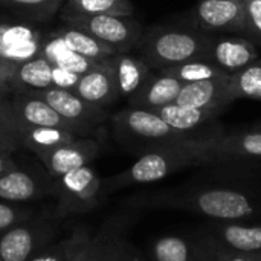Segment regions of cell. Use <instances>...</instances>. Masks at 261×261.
I'll return each mask as SVG.
<instances>
[{
  "instance_id": "1",
  "label": "cell",
  "mask_w": 261,
  "mask_h": 261,
  "mask_svg": "<svg viewBox=\"0 0 261 261\" xmlns=\"http://www.w3.org/2000/svg\"><path fill=\"white\" fill-rule=\"evenodd\" d=\"M220 136L222 133L216 130L199 138L145 148L132 167L102 182L104 191L112 193L130 185L153 184L185 168L213 164L211 151Z\"/></svg>"
},
{
  "instance_id": "2",
  "label": "cell",
  "mask_w": 261,
  "mask_h": 261,
  "mask_svg": "<svg viewBox=\"0 0 261 261\" xmlns=\"http://www.w3.org/2000/svg\"><path fill=\"white\" fill-rule=\"evenodd\" d=\"M138 208L177 210L214 220L234 222L257 214L252 197L232 188H202L197 191H164L132 202Z\"/></svg>"
},
{
  "instance_id": "3",
  "label": "cell",
  "mask_w": 261,
  "mask_h": 261,
  "mask_svg": "<svg viewBox=\"0 0 261 261\" xmlns=\"http://www.w3.org/2000/svg\"><path fill=\"white\" fill-rule=\"evenodd\" d=\"M210 34L200 29L161 26L142 35L136 49L151 70H162L185 61L206 60Z\"/></svg>"
},
{
  "instance_id": "4",
  "label": "cell",
  "mask_w": 261,
  "mask_h": 261,
  "mask_svg": "<svg viewBox=\"0 0 261 261\" xmlns=\"http://www.w3.org/2000/svg\"><path fill=\"white\" fill-rule=\"evenodd\" d=\"M55 193L58 194L55 219L87 214L101 203L102 194H106L101 176L89 165L58 177Z\"/></svg>"
},
{
  "instance_id": "5",
  "label": "cell",
  "mask_w": 261,
  "mask_h": 261,
  "mask_svg": "<svg viewBox=\"0 0 261 261\" xmlns=\"http://www.w3.org/2000/svg\"><path fill=\"white\" fill-rule=\"evenodd\" d=\"M61 20L118 52L135 49L144 35L142 24L133 15H63Z\"/></svg>"
},
{
  "instance_id": "6",
  "label": "cell",
  "mask_w": 261,
  "mask_h": 261,
  "mask_svg": "<svg viewBox=\"0 0 261 261\" xmlns=\"http://www.w3.org/2000/svg\"><path fill=\"white\" fill-rule=\"evenodd\" d=\"M112 122H113L115 130L121 136L145 142L147 144L145 148H150V147H154L159 144L199 138V136L216 132V128H214V130H208V132L197 133V135L182 133V132L174 130L173 127H170L154 112L142 110V109H133V107H128V109H124V110L115 113L112 116Z\"/></svg>"
},
{
  "instance_id": "7",
  "label": "cell",
  "mask_w": 261,
  "mask_h": 261,
  "mask_svg": "<svg viewBox=\"0 0 261 261\" xmlns=\"http://www.w3.org/2000/svg\"><path fill=\"white\" fill-rule=\"evenodd\" d=\"M43 37L29 26L0 23V90L11 92L15 69L38 57Z\"/></svg>"
},
{
  "instance_id": "8",
  "label": "cell",
  "mask_w": 261,
  "mask_h": 261,
  "mask_svg": "<svg viewBox=\"0 0 261 261\" xmlns=\"http://www.w3.org/2000/svg\"><path fill=\"white\" fill-rule=\"evenodd\" d=\"M55 228L49 222H23L0 236V261H28L50 243Z\"/></svg>"
},
{
  "instance_id": "9",
  "label": "cell",
  "mask_w": 261,
  "mask_h": 261,
  "mask_svg": "<svg viewBox=\"0 0 261 261\" xmlns=\"http://www.w3.org/2000/svg\"><path fill=\"white\" fill-rule=\"evenodd\" d=\"M11 106L20 127L60 128L84 138L93 133L89 128L63 118L47 102H44L43 99H40L32 93H14V96L11 98Z\"/></svg>"
},
{
  "instance_id": "10",
  "label": "cell",
  "mask_w": 261,
  "mask_h": 261,
  "mask_svg": "<svg viewBox=\"0 0 261 261\" xmlns=\"http://www.w3.org/2000/svg\"><path fill=\"white\" fill-rule=\"evenodd\" d=\"M260 58L258 47L240 34H210L206 60L223 70L234 75L255 60Z\"/></svg>"
},
{
  "instance_id": "11",
  "label": "cell",
  "mask_w": 261,
  "mask_h": 261,
  "mask_svg": "<svg viewBox=\"0 0 261 261\" xmlns=\"http://www.w3.org/2000/svg\"><path fill=\"white\" fill-rule=\"evenodd\" d=\"M193 15L197 28L206 34L245 32L243 0H199Z\"/></svg>"
},
{
  "instance_id": "12",
  "label": "cell",
  "mask_w": 261,
  "mask_h": 261,
  "mask_svg": "<svg viewBox=\"0 0 261 261\" xmlns=\"http://www.w3.org/2000/svg\"><path fill=\"white\" fill-rule=\"evenodd\" d=\"M44 102H47L57 113L63 118L89 128L90 132H96L98 127L109 119V112L102 107L93 106L81 99L76 93L64 89H44L38 92H28Z\"/></svg>"
},
{
  "instance_id": "13",
  "label": "cell",
  "mask_w": 261,
  "mask_h": 261,
  "mask_svg": "<svg viewBox=\"0 0 261 261\" xmlns=\"http://www.w3.org/2000/svg\"><path fill=\"white\" fill-rule=\"evenodd\" d=\"M127 216H113L98 229L87 246L84 261H125L132 245L127 242Z\"/></svg>"
},
{
  "instance_id": "14",
  "label": "cell",
  "mask_w": 261,
  "mask_h": 261,
  "mask_svg": "<svg viewBox=\"0 0 261 261\" xmlns=\"http://www.w3.org/2000/svg\"><path fill=\"white\" fill-rule=\"evenodd\" d=\"M99 151L101 147L96 139L90 136H81L70 144H64L49 151L40 153L37 158L47 170V173L54 179H58L73 170L89 165L95 158L99 156Z\"/></svg>"
},
{
  "instance_id": "15",
  "label": "cell",
  "mask_w": 261,
  "mask_h": 261,
  "mask_svg": "<svg viewBox=\"0 0 261 261\" xmlns=\"http://www.w3.org/2000/svg\"><path fill=\"white\" fill-rule=\"evenodd\" d=\"M73 93L86 102L102 109L115 104L121 96L116 73L110 60L106 58L98 61L87 73L81 75Z\"/></svg>"
},
{
  "instance_id": "16",
  "label": "cell",
  "mask_w": 261,
  "mask_h": 261,
  "mask_svg": "<svg viewBox=\"0 0 261 261\" xmlns=\"http://www.w3.org/2000/svg\"><path fill=\"white\" fill-rule=\"evenodd\" d=\"M220 245L216 239L190 240L177 236H167L156 240L151 246L153 261H214Z\"/></svg>"
},
{
  "instance_id": "17",
  "label": "cell",
  "mask_w": 261,
  "mask_h": 261,
  "mask_svg": "<svg viewBox=\"0 0 261 261\" xmlns=\"http://www.w3.org/2000/svg\"><path fill=\"white\" fill-rule=\"evenodd\" d=\"M229 81L231 76L223 75L206 81L184 84L174 104L182 107L211 109L223 113L234 102Z\"/></svg>"
},
{
  "instance_id": "18",
  "label": "cell",
  "mask_w": 261,
  "mask_h": 261,
  "mask_svg": "<svg viewBox=\"0 0 261 261\" xmlns=\"http://www.w3.org/2000/svg\"><path fill=\"white\" fill-rule=\"evenodd\" d=\"M184 84L173 76L153 70L141 89L128 98V107L156 112L165 106L174 104Z\"/></svg>"
},
{
  "instance_id": "19",
  "label": "cell",
  "mask_w": 261,
  "mask_h": 261,
  "mask_svg": "<svg viewBox=\"0 0 261 261\" xmlns=\"http://www.w3.org/2000/svg\"><path fill=\"white\" fill-rule=\"evenodd\" d=\"M55 193V184H44L41 179L18 168L0 176V200L29 202Z\"/></svg>"
},
{
  "instance_id": "20",
  "label": "cell",
  "mask_w": 261,
  "mask_h": 261,
  "mask_svg": "<svg viewBox=\"0 0 261 261\" xmlns=\"http://www.w3.org/2000/svg\"><path fill=\"white\" fill-rule=\"evenodd\" d=\"M213 164L240 159H261V130L222 135L211 151Z\"/></svg>"
},
{
  "instance_id": "21",
  "label": "cell",
  "mask_w": 261,
  "mask_h": 261,
  "mask_svg": "<svg viewBox=\"0 0 261 261\" xmlns=\"http://www.w3.org/2000/svg\"><path fill=\"white\" fill-rule=\"evenodd\" d=\"M109 60L116 73L121 98H132L153 72L142 58L132 55L128 52L116 54Z\"/></svg>"
},
{
  "instance_id": "22",
  "label": "cell",
  "mask_w": 261,
  "mask_h": 261,
  "mask_svg": "<svg viewBox=\"0 0 261 261\" xmlns=\"http://www.w3.org/2000/svg\"><path fill=\"white\" fill-rule=\"evenodd\" d=\"M54 64L44 60L41 55L20 64L11 80V92L14 93H28V92H38L44 89L54 87L52 80Z\"/></svg>"
},
{
  "instance_id": "23",
  "label": "cell",
  "mask_w": 261,
  "mask_h": 261,
  "mask_svg": "<svg viewBox=\"0 0 261 261\" xmlns=\"http://www.w3.org/2000/svg\"><path fill=\"white\" fill-rule=\"evenodd\" d=\"M158 116H161L170 127H173L177 132L188 133V135H197L202 133V127L213 122L222 112L211 110V109H196V107H182L177 104L165 106L154 112Z\"/></svg>"
},
{
  "instance_id": "24",
  "label": "cell",
  "mask_w": 261,
  "mask_h": 261,
  "mask_svg": "<svg viewBox=\"0 0 261 261\" xmlns=\"http://www.w3.org/2000/svg\"><path fill=\"white\" fill-rule=\"evenodd\" d=\"M216 229V242L222 249L239 254H260L261 226H248L240 223L219 225Z\"/></svg>"
},
{
  "instance_id": "25",
  "label": "cell",
  "mask_w": 261,
  "mask_h": 261,
  "mask_svg": "<svg viewBox=\"0 0 261 261\" xmlns=\"http://www.w3.org/2000/svg\"><path fill=\"white\" fill-rule=\"evenodd\" d=\"M40 55L44 60H47L50 64L67 69V70H70V72H73V73H76L80 76L87 73L98 63V61L84 58V57L72 52L57 32L52 34L47 40L41 41Z\"/></svg>"
},
{
  "instance_id": "26",
  "label": "cell",
  "mask_w": 261,
  "mask_h": 261,
  "mask_svg": "<svg viewBox=\"0 0 261 261\" xmlns=\"http://www.w3.org/2000/svg\"><path fill=\"white\" fill-rule=\"evenodd\" d=\"M90 239V229L86 226H78L67 237L46 245L28 261H72L86 251Z\"/></svg>"
},
{
  "instance_id": "27",
  "label": "cell",
  "mask_w": 261,
  "mask_h": 261,
  "mask_svg": "<svg viewBox=\"0 0 261 261\" xmlns=\"http://www.w3.org/2000/svg\"><path fill=\"white\" fill-rule=\"evenodd\" d=\"M17 138L21 147L34 151L35 154L49 151L64 144H70L76 141L78 135L60 130V128H47V127H20ZM84 138V136H83Z\"/></svg>"
},
{
  "instance_id": "28",
  "label": "cell",
  "mask_w": 261,
  "mask_h": 261,
  "mask_svg": "<svg viewBox=\"0 0 261 261\" xmlns=\"http://www.w3.org/2000/svg\"><path fill=\"white\" fill-rule=\"evenodd\" d=\"M57 34L63 38V41L72 52H75L84 58L93 60V61H101V60L110 58L116 54H121L116 49H113L112 46L104 44L99 40H96L78 29L69 28V26L64 29H60Z\"/></svg>"
},
{
  "instance_id": "29",
  "label": "cell",
  "mask_w": 261,
  "mask_h": 261,
  "mask_svg": "<svg viewBox=\"0 0 261 261\" xmlns=\"http://www.w3.org/2000/svg\"><path fill=\"white\" fill-rule=\"evenodd\" d=\"M130 0H67L61 8L63 15H133Z\"/></svg>"
},
{
  "instance_id": "30",
  "label": "cell",
  "mask_w": 261,
  "mask_h": 261,
  "mask_svg": "<svg viewBox=\"0 0 261 261\" xmlns=\"http://www.w3.org/2000/svg\"><path fill=\"white\" fill-rule=\"evenodd\" d=\"M162 72L168 76L176 78L177 81H180L182 84H190V83H199V81H206V80H213L217 76H223L226 75L223 70H220L217 66H214L211 61L208 60H193V61H185L162 70Z\"/></svg>"
},
{
  "instance_id": "31",
  "label": "cell",
  "mask_w": 261,
  "mask_h": 261,
  "mask_svg": "<svg viewBox=\"0 0 261 261\" xmlns=\"http://www.w3.org/2000/svg\"><path fill=\"white\" fill-rule=\"evenodd\" d=\"M229 87L234 101L242 98L261 101V57L243 70L231 75Z\"/></svg>"
},
{
  "instance_id": "32",
  "label": "cell",
  "mask_w": 261,
  "mask_h": 261,
  "mask_svg": "<svg viewBox=\"0 0 261 261\" xmlns=\"http://www.w3.org/2000/svg\"><path fill=\"white\" fill-rule=\"evenodd\" d=\"M0 2L28 18L47 20L61 8L64 0H0Z\"/></svg>"
},
{
  "instance_id": "33",
  "label": "cell",
  "mask_w": 261,
  "mask_h": 261,
  "mask_svg": "<svg viewBox=\"0 0 261 261\" xmlns=\"http://www.w3.org/2000/svg\"><path fill=\"white\" fill-rule=\"evenodd\" d=\"M245 2V32L257 47H261V0H243Z\"/></svg>"
},
{
  "instance_id": "34",
  "label": "cell",
  "mask_w": 261,
  "mask_h": 261,
  "mask_svg": "<svg viewBox=\"0 0 261 261\" xmlns=\"http://www.w3.org/2000/svg\"><path fill=\"white\" fill-rule=\"evenodd\" d=\"M31 216H32L31 210H23V208L0 202V232H5L9 228L29 220Z\"/></svg>"
},
{
  "instance_id": "35",
  "label": "cell",
  "mask_w": 261,
  "mask_h": 261,
  "mask_svg": "<svg viewBox=\"0 0 261 261\" xmlns=\"http://www.w3.org/2000/svg\"><path fill=\"white\" fill-rule=\"evenodd\" d=\"M6 93L8 92L0 90V127L17 136L20 125H18V122H17V119L14 116L12 106H11V98H8Z\"/></svg>"
},
{
  "instance_id": "36",
  "label": "cell",
  "mask_w": 261,
  "mask_h": 261,
  "mask_svg": "<svg viewBox=\"0 0 261 261\" xmlns=\"http://www.w3.org/2000/svg\"><path fill=\"white\" fill-rule=\"evenodd\" d=\"M52 80H54V87L55 89H64V90L73 92L78 81H80V75H76V73H73V72H70L67 69L54 66Z\"/></svg>"
},
{
  "instance_id": "37",
  "label": "cell",
  "mask_w": 261,
  "mask_h": 261,
  "mask_svg": "<svg viewBox=\"0 0 261 261\" xmlns=\"http://www.w3.org/2000/svg\"><path fill=\"white\" fill-rule=\"evenodd\" d=\"M18 148H21V144L17 136L0 127V154H12Z\"/></svg>"
},
{
  "instance_id": "38",
  "label": "cell",
  "mask_w": 261,
  "mask_h": 261,
  "mask_svg": "<svg viewBox=\"0 0 261 261\" xmlns=\"http://www.w3.org/2000/svg\"><path fill=\"white\" fill-rule=\"evenodd\" d=\"M261 254H239L226 249H220L214 261H260Z\"/></svg>"
},
{
  "instance_id": "39",
  "label": "cell",
  "mask_w": 261,
  "mask_h": 261,
  "mask_svg": "<svg viewBox=\"0 0 261 261\" xmlns=\"http://www.w3.org/2000/svg\"><path fill=\"white\" fill-rule=\"evenodd\" d=\"M15 168H18V165L11 154H0V176Z\"/></svg>"
},
{
  "instance_id": "40",
  "label": "cell",
  "mask_w": 261,
  "mask_h": 261,
  "mask_svg": "<svg viewBox=\"0 0 261 261\" xmlns=\"http://www.w3.org/2000/svg\"><path fill=\"white\" fill-rule=\"evenodd\" d=\"M90 240H92V239H90ZM86 251H87V248H86ZM86 251H83L80 255H76V257H75L72 261H84V254H86Z\"/></svg>"
},
{
  "instance_id": "41",
  "label": "cell",
  "mask_w": 261,
  "mask_h": 261,
  "mask_svg": "<svg viewBox=\"0 0 261 261\" xmlns=\"http://www.w3.org/2000/svg\"><path fill=\"white\" fill-rule=\"evenodd\" d=\"M258 130H261V125H260V127H258Z\"/></svg>"
},
{
  "instance_id": "42",
  "label": "cell",
  "mask_w": 261,
  "mask_h": 261,
  "mask_svg": "<svg viewBox=\"0 0 261 261\" xmlns=\"http://www.w3.org/2000/svg\"><path fill=\"white\" fill-rule=\"evenodd\" d=\"M260 261H261V260H260Z\"/></svg>"
}]
</instances>
